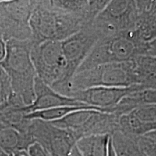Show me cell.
Masks as SVG:
<instances>
[{
  "label": "cell",
  "mask_w": 156,
  "mask_h": 156,
  "mask_svg": "<svg viewBox=\"0 0 156 156\" xmlns=\"http://www.w3.org/2000/svg\"><path fill=\"white\" fill-rule=\"evenodd\" d=\"M36 1H0V34L6 41H31L30 20Z\"/></svg>",
  "instance_id": "cell-6"
},
{
  "label": "cell",
  "mask_w": 156,
  "mask_h": 156,
  "mask_svg": "<svg viewBox=\"0 0 156 156\" xmlns=\"http://www.w3.org/2000/svg\"><path fill=\"white\" fill-rule=\"evenodd\" d=\"M112 142L116 156H145L138 144V137L116 132L112 135Z\"/></svg>",
  "instance_id": "cell-16"
},
{
  "label": "cell",
  "mask_w": 156,
  "mask_h": 156,
  "mask_svg": "<svg viewBox=\"0 0 156 156\" xmlns=\"http://www.w3.org/2000/svg\"><path fill=\"white\" fill-rule=\"evenodd\" d=\"M7 52V41L0 34V63L3 61Z\"/></svg>",
  "instance_id": "cell-21"
},
{
  "label": "cell",
  "mask_w": 156,
  "mask_h": 156,
  "mask_svg": "<svg viewBox=\"0 0 156 156\" xmlns=\"http://www.w3.org/2000/svg\"><path fill=\"white\" fill-rule=\"evenodd\" d=\"M144 136H147V137L150 138V139L153 140H154V141H156V130L154 132H151V133L146 134V135Z\"/></svg>",
  "instance_id": "cell-25"
},
{
  "label": "cell",
  "mask_w": 156,
  "mask_h": 156,
  "mask_svg": "<svg viewBox=\"0 0 156 156\" xmlns=\"http://www.w3.org/2000/svg\"><path fill=\"white\" fill-rule=\"evenodd\" d=\"M34 92V102L28 106L23 107V111L25 114L56 107L88 106L73 98L59 94L38 77L35 81Z\"/></svg>",
  "instance_id": "cell-12"
},
{
  "label": "cell",
  "mask_w": 156,
  "mask_h": 156,
  "mask_svg": "<svg viewBox=\"0 0 156 156\" xmlns=\"http://www.w3.org/2000/svg\"><path fill=\"white\" fill-rule=\"evenodd\" d=\"M31 61L39 79L51 87L63 80L66 73V60L59 41H46L32 45Z\"/></svg>",
  "instance_id": "cell-8"
},
{
  "label": "cell",
  "mask_w": 156,
  "mask_h": 156,
  "mask_svg": "<svg viewBox=\"0 0 156 156\" xmlns=\"http://www.w3.org/2000/svg\"><path fill=\"white\" fill-rule=\"evenodd\" d=\"M119 130L127 135L140 137L156 130V104H142L119 116Z\"/></svg>",
  "instance_id": "cell-11"
},
{
  "label": "cell",
  "mask_w": 156,
  "mask_h": 156,
  "mask_svg": "<svg viewBox=\"0 0 156 156\" xmlns=\"http://www.w3.org/2000/svg\"><path fill=\"white\" fill-rule=\"evenodd\" d=\"M90 24L81 15L56 6L52 0L36 1L30 20L31 42H62Z\"/></svg>",
  "instance_id": "cell-1"
},
{
  "label": "cell",
  "mask_w": 156,
  "mask_h": 156,
  "mask_svg": "<svg viewBox=\"0 0 156 156\" xmlns=\"http://www.w3.org/2000/svg\"><path fill=\"white\" fill-rule=\"evenodd\" d=\"M136 1H109L92 23L101 38L132 31L137 20Z\"/></svg>",
  "instance_id": "cell-7"
},
{
  "label": "cell",
  "mask_w": 156,
  "mask_h": 156,
  "mask_svg": "<svg viewBox=\"0 0 156 156\" xmlns=\"http://www.w3.org/2000/svg\"><path fill=\"white\" fill-rule=\"evenodd\" d=\"M28 134L34 143L42 146L50 156H70L77 142L72 132L39 119L30 120Z\"/></svg>",
  "instance_id": "cell-9"
},
{
  "label": "cell",
  "mask_w": 156,
  "mask_h": 156,
  "mask_svg": "<svg viewBox=\"0 0 156 156\" xmlns=\"http://www.w3.org/2000/svg\"><path fill=\"white\" fill-rule=\"evenodd\" d=\"M31 41H7V52L1 65L10 78L12 93L25 106L34 102L35 98L36 70L31 61Z\"/></svg>",
  "instance_id": "cell-2"
},
{
  "label": "cell",
  "mask_w": 156,
  "mask_h": 156,
  "mask_svg": "<svg viewBox=\"0 0 156 156\" xmlns=\"http://www.w3.org/2000/svg\"><path fill=\"white\" fill-rule=\"evenodd\" d=\"M12 93L10 78L0 64V105L9 100Z\"/></svg>",
  "instance_id": "cell-18"
},
{
  "label": "cell",
  "mask_w": 156,
  "mask_h": 156,
  "mask_svg": "<svg viewBox=\"0 0 156 156\" xmlns=\"http://www.w3.org/2000/svg\"><path fill=\"white\" fill-rule=\"evenodd\" d=\"M12 156H30L27 151H19L12 155Z\"/></svg>",
  "instance_id": "cell-23"
},
{
  "label": "cell",
  "mask_w": 156,
  "mask_h": 156,
  "mask_svg": "<svg viewBox=\"0 0 156 156\" xmlns=\"http://www.w3.org/2000/svg\"><path fill=\"white\" fill-rule=\"evenodd\" d=\"M4 125H3V124L2 123V122H1V120H0V127H2Z\"/></svg>",
  "instance_id": "cell-27"
},
{
  "label": "cell",
  "mask_w": 156,
  "mask_h": 156,
  "mask_svg": "<svg viewBox=\"0 0 156 156\" xmlns=\"http://www.w3.org/2000/svg\"><path fill=\"white\" fill-rule=\"evenodd\" d=\"M108 156H116V153H115V151H114V147H113V145H112V136H111L110 143H109Z\"/></svg>",
  "instance_id": "cell-22"
},
{
  "label": "cell",
  "mask_w": 156,
  "mask_h": 156,
  "mask_svg": "<svg viewBox=\"0 0 156 156\" xmlns=\"http://www.w3.org/2000/svg\"><path fill=\"white\" fill-rule=\"evenodd\" d=\"M0 156H12L11 154L7 153V152H5V151H3L2 149L0 148Z\"/></svg>",
  "instance_id": "cell-26"
},
{
  "label": "cell",
  "mask_w": 156,
  "mask_h": 156,
  "mask_svg": "<svg viewBox=\"0 0 156 156\" xmlns=\"http://www.w3.org/2000/svg\"><path fill=\"white\" fill-rule=\"evenodd\" d=\"M100 38V35L90 24L62 41V48L67 64L66 73L62 81L51 87L52 89L70 97L73 77Z\"/></svg>",
  "instance_id": "cell-5"
},
{
  "label": "cell",
  "mask_w": 156,
  "mask_h": 156,
  "mask_svg": "<svg viewBox=\"0 0 156 156\" xmlns=\"http://www.w3.org/2000/svg\"><path fill=\"white\" fill-rule=\"evenodd\" d=\"M139 90H142L140 85L127 87H98L75 91L72 93L70 97L88 106L108 112L111 108L119 104L124 98Z\"/></svg>",
  "instance_id": "cell-10"
},
{
  "label": "cell",
  "mask_w": 156,
  "mask_h": 156,
  "mask_svg": "<svg viewBox=\"0 0 156 156\" xmlns=\"http://www.w3.org/2000/svg\"><path fill=\"white\" fill-rule=\"evenodd\" d=\"M134 85H139L134 59L103 64L78 72L72 80L71 94L93 87H127Z\"/></svg>",
  "instance_id": "cell-4"
},
{
  "label": "cell",
  "mask_w": 156,
  "mask_h": 156,
  "mask_svg": "<svg viewBox=\"0 0 156 156\" xmlns=\"http://www.w3.org/2000/svg\"><path fill=\"white\" fill-rule=\"evenodd\" d=\"M81 109H95L101 112H105L102 109L95 108V107L86 106H61L56 107V108L45 109V110L38 111L30 113L25 115V118L28 119H39L45 121V122H52L54 121H57L64 118L67 115L71 114L76 111L81 110Z\"/></svg>",
  "instance_id": "cell-17"
},
{
  "label": "cell",
  "mask_w": 156,
  "mask_h": 156,
  "mask_svg": "<svg viewBox=\"0 0 156 156\" xmlns=\"http://www.w3.org/2000/svg\"><path fill=\"white\" fill-rule=\"evenodd\" d=\"M145 156H147V155H145Z\"/></svg>",
  "instance_id": "cell-28"
},
{
  "label": "cell",
  "mask_w": 156,
  "mask_h": 156,
  "mask_svg": "<svg viewBox=\"0 0 156 156\" xmlns=\"http://www.w3.org/2000/svg\"><path fill=\"white\" fill-rule=\"evenodd\" d=\"M34 143V140L28 134H23L8 126L0 127V148L7 153L12 155L19 151H28Z\"/></svg>",
  "instance_id": "cell-13"
},
{
  "label": "cell",
  "mask_w": 156,
  "mask_h": 156,
  "mask_svg": "<svg viewBox=\"0 0 156 156\" xmlns=\"http://www.w3.org/2000/svg\"><path fill=\"white\" fill-rule=\"evenodd\" d=\"M145 56L156 58V38L147 44V48Z\"/></svg>",
  "instance_id": "cell-20"
},
{
  "label": "cell",
  "mask_w": 156,
  "mask_h": 156,
  "mask_svg": "<svg viewBox=\"0 0 156 156\" xmlns=\"http://www.w3.org/2000/svg\"><path fill=\"white\" fill-rule=\"evenodd\" d=\"M111 136L109 134L85 136L78 140L76 147L84 156H108Z\"/></svg>",
  "instance_id": "cell-14"
},
{
  "label": "cell",
  "mask_w": 156,
  "mask_h": 156,
  "mask_svg": "<svg viewBox=\"0 0 156 156\" xmlns=\"http://www.w3.org/2000/svg\"><path fill=\"white\" fill-rule=\"evenodd\" d=\"M70 156H84L80 153V152L78 151V149L76 147V145L74 147L73 151L71 152V154H70Z\"/></svg>",
  "instance_id": "cell-24"
},
{
  "label": "cell",
  "mask_w": 156,
  "mask_h": 156,
  "mask_svg": "<svg viewBox=\"0 0 156 156\" xmlns=\"http://www.w3.org/2000/svg\"><path fill=\"white\" fill-rule=\"evenodd\" d=\"M147 48V44L140 41L133 31L102 37L77 73L103 64L132 61L138 56H145Z\"/></svg>",
  "instance_id": "cell-3"
},
{
  "label": "cell",
  "mask_w": 156,
  "mask_h": 156,
  "mask_svg": "<svg viewBox=\"0 0 156 156\" xmlns=\"http://www.w3.org/2000/svg\"><path fill=\"white\" fill-rule=\"evenodd\" d=\"M138 144L147 156H156V141L147 136L138 137Z\"/></svg>",
  "instance_id": "cell-19"
},
{
  "label": "cell",
  "mask_w": 156,
  "mask_h": 156,
  "mask_svg": "<svg viewBox=\"0 0 156 156\" xmlns=\"http://www.w3.org/2000/svg\"><path fill=\"white\" fill-rule=\"evenodd\" d=\"M134 62L139 85L142 90H156V58L140 56Z\"/></svg>",
  "instance_id": "cell-15"
}]
</instances>
